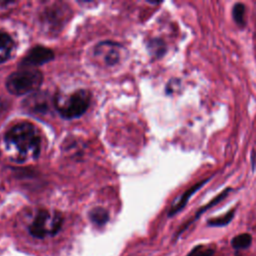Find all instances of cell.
<instances>
[{
  "label": "cell",
  "instance_id": "obj_9",
  "mask_svg": "<svg viewBox=\"0 0 256 256\" xmlns=\"http://www.w3.org/2000/svg\"><path fill=\"white\" fill-rule=\"evenodd\" d=\"M14 47L13 39L6 32L0 31V64L7 61Z\"/></svg>",
  "mask_w": 256,
  "mask_h": 256
},
{
  "label": "cell",
  "instance_id": "obj_14",
  "mask_svg": "<svg viewBox=\"0 0 256 256\" xmlns=\"http://www.w3.org/2000/svg\"><path fill=\"white\" fill-rule=\"evenodd\" d=\"M216 253V247L209 244H197L195 245L186 256H214Z\"/></svg>",
  "mask_w": 256,
  "mask_h": 256
},
{
  "label": "cell",
  "instance_id": "obj_1",
  "mask_svg": "<svg viewBox=\"0 0 256 256\" xmlns=\"http://www.w3.org/2000/svg\"><path fill=\"white\" fill-rule=\"evenodd\" d=\"M7 149L20 162L37 159L40 153L41 137L37 128L29 122H20L12 126L4 135Z\"/></svg>",
  "mask_w": 256,
  "mask_h": 256
},
{
  "label": "cell",
  "instance_id": "obj_11",
  "mask_svg": "<svg viewBox=\"0 0 256 256\" xmlns=\"http://www.w3.org/2000/svg\"><path fill=\"white\" fill-rule=\"evenodd\" d=\"M253 242V237L250 233H240L235 235L231 241V247L236 251H243L248 249Z\"/></svg>",
  "mask_w": 256,
  "mask_h": 256
},
{
  "label": "cell",
  "instance_id": "obj_5",
  "mask_svg": "<svg viewBox=\"0 0 256 256\" xmlns=\"http://www.w3.org/2000/svg\"><path fill=\"white\" fill-rule=\"evenodd\" d=\"M69 7L62 5H53L48 7L43 13V23L48 25L49 29H61V25H63L68 19Z\"/></svg>",
  "mask_w": 256,
  "mask_h": 256
},
{
  "label": "cell",
  "instance_id": "obj_15",
  "mask_svg": "<svg viewBox=\"0 0 256 256\" xmlns=\"http://www.w3.org/2000/svg\"><path fill=\"white\" fill-rule=\"evenodd\" d=\"M89 218L95 225L102 226L108 221L109 215H108V212L104 208L96 207L90 211Z\"/></svg>",
  "mask_w": 256,
  "mask_h": 256
},
{
  "label": "cell",
  "instance_id": "obj_13",
  "mask_svg": "<svg viewBox=\"0 0 256 256\" xmlns=\"http://www.w3.org/2000/svg\"><path fill=\"white\" fill-rule=\"evenodd\" d=\"M234 215H235V208L229 210L224 215L208 219L207 220V225L209 227H224V226H227L232 221V219L234 218Z\"/></svg>",
  "mask_w": 256,
  "mask_h": 256
},
{
  "label": "cell",
  "instance_id": "obj_4",
  "mask_svg": "<svg viewBox=\"0 0 256 256\" xmlns=\"http://www.w3.org/2000/svg\"><path fill=\"white\" fill-rule=\"evenodd\" d=\"M54 58V52L45 46L37 45L31 48L21 60V68H33L51 61Z\"/></svg>",
  "mask_w": 256,
  "mask_h": 256
},
{
  "label": "cell",
  "instance_id": "obj_6",
  "mask_svg": "<svg viewBox=\"0 0 256 256\" xmlns=\"http://www.w3.org/2000/svg\"><path fill=\"white\" fill-rule=\"evenodd\" d=\"M49 219L50 214L47 210H39L33 222L29 226L30 234L36 238H44L47 234H50L49 229L47 228Z\"/></svg>",
  "mask_w": 256,
  "mask_h": 256
},
{
  "label": "cell",
  "instance_id": "obj_7",
  "mask_svg": "<svg viewBox=\"0 0 256 256\" xmlns=\"http://www.w3.org/2000/svg\"><path fill=\"white\" fill-rule=\"evenodd\" d=\"M96 54L102 55L107 65H114L119 61L120 52L117 45L110 42H104L99 44L95 49Z\"/></svg>",
  "mask_w": 256,
  "mask_h": 256
},
{
  "label": "cell",
  "instance_id": "obj_2",
  "mask_svg": "<svg viewBox=\"0 0 256 256\" xmlns=\"http://www.w3.org/2000/svg\"><path fill=\"white\" fill-rule=\"evenodd\" d=\"M43 82L42 73L34 68H22L11 73L5 82L10 94L15 96L26 95L35 92Z\"/></svg>",
  "mask_w": 256,
  "mask_h": 256
},
{
  "label": "cell",
  "instance_id": "obj_10",
  "mask_svg": "<svg viewBox=\"0 0 256 256\" xmlns=\"http://www.w3.org/2000/svg\"><path fill=\"white\" fill-rule=\"evenodd\" d=\"M229 190L230 189H226L225 191H223L221 194H219L216 198H214L212 201H210L207 205H205V206H203L202 208H200L198 211H197V213L195 214V217L192 219V220H190L189 222H187L178 232H177V234L175 235V238H178L183 232H184V230H186L187 228H188V226L190 225V224H192V222H194V221H196L198 218H199V216L201 215V214H203L206 210H208V209H210L212 206H214V205H216L217 203H219L221 200H223L226 196H227V194H228V192H229Z\"/></svg>",
  "mask_w": 256,
  "mask_h": 256
},
{
  "label": "cell",
  "instance_id": "obj_12",
  "mask_svg": "<svg viewBox=\"0 0 256 256\" xmlns=\"http://www.w3.org/2000/svg\"><path fill=\"white\" fill-rule=\"evenodd\" d=\"M33 100H27L25 101L27 110L34 111L35 113H45L48 110V104L47 101L43 98L40 97L39 95H33Z\"/></svg>",
  "mask_w": 256,
  "mask_h": 256
},
{
  "label": "cell",
  "instance_id": "obj_16",
  "mask_svg": "<svg viewBox=\"0 0 256 256\" xmlns=\"http://www.w3.org/2000/svg\"><path fill=\"white\" fill-rule=\"evenodd\" d=\"M244 14H245V6L242 3L235 4L232 10V15H233V19L239 26H244L245 24Z\"/></svg>",
  "mask_w": 256,
  "mask_h": 256
},
{
  "label": "cell",
  "instance_id": "obj_8",
  "mask_svg": "<svg viewBox=\"0 0 256 256\" xmlns=\"http://www.w3.org/2000/svg\"><path fill=\"white\" fill-rule=\"evenodd\" d=\"M207 181H208V180L206 179V180H204V181H202V182H199V183H197L195 186L191 187V188L188 189L186 192H184V194L181 196L180 200H179L178 202H176L174 205H172V207L170 208V210H169V212H168V216H169V217H172V216H174L175 214H177L178 212H180V211L186 206V204H187L189 198L195 193V191H197V190H198L201 186H203V184L206 183Z\"/></svg>",
  "mask_w": 256,
  "mask_h": 256
},
{
  "label": "cell",
  "instance_id": "obj_3",
  "mask_svg": "<svg viewBox=\"0 0 256 256\" xmlns=\"http://www.w3.org/2000/svg\"><path fill=\"white\" fill-rule=\"evenodd\" d=\"M90 101L91 94L87 90L79 89L64 101L56 98L54 106L63 118L74 119L82 116L87 111Z\"/></svg>",
  "mask_w": 256,
  "mask_h": 256
}]
</instances>
